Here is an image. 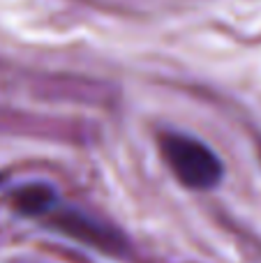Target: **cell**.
Here are the masks:
<instances>
[{
    "mask_svg": "<svg viewBox=\"0 0 261 263\" xmlns=\"http://www.w3.org/2000/svg\"><path fill=\"white\" fill-rule=\"evenodd\" d=\"M160 148L174 176L190 190H213L225 176L220 157L203 141L180 132H164Z\"/></svg>",
    "mask_w": 261,
    "mask_h": 263,
    "instance_id": "cell-1",
    "label": "cell"
},
{
    "mask_svg": "<svg viewBox=\"0 0 261 263\" xmlns=\"http://www.w3.org/2000/svg\"><path fill=\"white\" fill-rule=\"evenodd\" d=\"M49 217L51 224L58 231H63L65 236L86 242L90 247H97L106 254H120L125 250V238L116 229L106 227L90 215H83L79 210H53Z\"/></svg>",
    "mask_w": 261,
    "mask_h": 263,
    "instance_id": "cell-2",
    "label": "cell"
},
{
    "mask_svg": "<svg viewBox=\"0 0 261 263\" xmlns=\"http://www.w3.org/2000/svg\"><path fill=\"white\" fill-rule=\"evenodd\" d=\"M12 205L26 217H46L58 205V194L46 182H28L12 192Z\"/></svg>",
    "mask_w": 261,
    "mask_h": 263,
    "instance_id": "cell-3",
    "label": "cell"
}]
</instances>
